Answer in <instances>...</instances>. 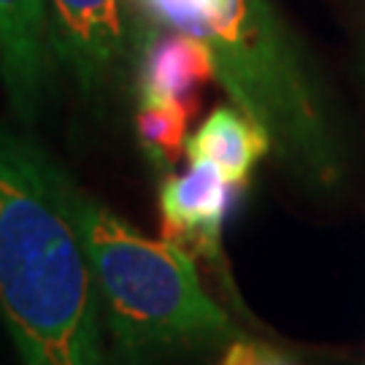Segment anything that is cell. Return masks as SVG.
Instances as JSON below:
<instances>
[{
  "instance_id": "cell-1",
  "label": "cell",
  "mask_w": 365,
  "mask_h": 365,
  "mask_svg": "<svg viewBox=\"0 0 365 365\" xmlns=\"http://www.w3.org/2000/svg\"><path fill=\"white\" fill-rule=\"evenodd\" d=\"M0 317L22 365H103L101 298L71 176L0 119Z\"/></svg>"
},
{
  "instance_id": "cell-2",
  "label": "cell",
  "mask_w": 365,
  "mask_h": 365,
  "mask_svg": "<svg viewBox=\"0 0 365 365\" xmlns=\"http://www.w3.org/2000/svg\"><path fill=\"white\" fill-rule=\"evenodd\" d=\"M71 203L101 298V317L133 357L217 349L238 339L200 284L190 252L146 238L71 179Z\"/></svg>"
},
{
  "instance_id": "cell-3",
  "label": "cell",
  "mask_w": 365,
  "mask_h": 365,
  "mask_svg": "<svg viewBox=\"0 0 365 365\" xmlns=\"http://www.w3.org/2000/svg\"><path fill=\"white\" fill-rule=\"evenodd\" d=\"M160 27L200 38L235 108L292 160L325 168L327 144L309 81L268 0H135Z\"/></svg>"
},
{
  "instance_id": "cell-4",
  "label": "cell",
  "mask_w": 365,
  "mask_h": 365,
  "mask_svg": "<svg viewBox=\"0 0 365 365\" xmlns=\"http://www.w3.org/2000/svg\"><path fill=\"white\" fill-rule=\"evenodd\" d=\"M52 60L66 71L87 103H101L125 76L138 41L125 0H46Z\"/></svg>"
},
{
  "instance_id": "cell-5",
  "label": "cell",
  "mask_w": 365,
  "mask_h": 365,
  "mask_svg": "<svg viewBox=\"0 0 365 365\" xmlns=\"http://www.w3.org/2000/svg\"><path fill=\"white\" fill-rule=\"evenodd\" d=\"M52 66L49 3L0 0V84L11 114L25 128L43 111Z\"/></svg>"
},
{
  "instance_id": "cell-6",
  "label": "cell",
  "mask_w": 365,
  "mask_h": 365,
  "mask_svg": "<svg viewBox=\"0 0 365 365\" xmlns=\"http://www.w3.org/2000/svg\"><path fill=\"white\" fill-rule=\"evenodd\" d=\"M244 187L233 184L217 165L190 160L184 173H168L160 184V227L163 238L192 247L209 257L220 255L225 217Z\"/></svg>"
},
{
  "instance_id": "cell-7",
  "label": "cell",
  "mask_w": 365,
  "mask_h": 365,
  "mask_svg": "<svg viewBox=\"0 0 365 365\" xmlns=\"http://www.w3.org/2000/svg\"><path fill=\"white\" fill-rule=\"evenodd\" d=\"M138 95L141 103L179 101L197 108L200 90L217 78L214 54L200 38L160 27L138 41Z\"/></svg>"
},
{
  "instance_id": "cell-8",
  "label": "cell",
  "mask_w": 365,
  "mask_h": 365,
  "mask_svg": "<svg viewBox=\"0 0 365 365\" xmlns=\"http://www.w3.org/2000/svg\"><path fill=\"white\" fill-rule=\"evenodd\" d=\"M271 135L235 106L214 108L206 122L187 138V160H206L230 179L247 187L255 165L271 149Z\"/></svg>"
},
{
  "instance_id": "cell-9",
  "label": "cell",
  "mask_w": 365,
  "mask_h": 365,
  "mask_svg": "<svg viewBox=\"0 0 365 365\" xmlns=\"http://www.w3.org/2000/svg\"><path fill=\"white\" fill-rule=\"evenodd\" d=\"M195 114V106L179 101L141 103L135 114V135L160 168H170L187 149V128Z\"/></svg>"
},
{
  "instance_id": "cell-10",
  "label": "cell",
  "mask_w": 365,
  "mask_h": 365,
  "mask_svg": "<svg viewBox=\"0 0 365 365\" xmlns=\"http://www.w3.org/2000/svg\"><path fill=\"white\" fill-rule=\"evenodd\" d=\"M220 365H295L289 357L260 341L235 339L225 346Z\"/></svg>"
}]
</instances>
